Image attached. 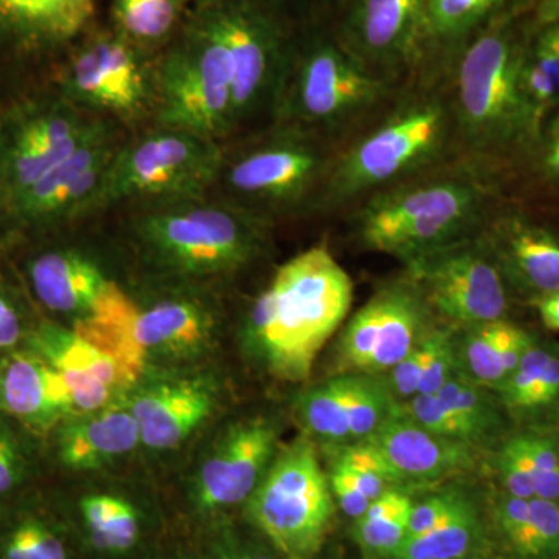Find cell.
Returning a JSON list of instances; mask_svg holds the SVG:
<instances>
[{"label":"cell","mask_w":559,"mask_h":559,"mask_svg":"<svg viewBox=\"0 0 559 559\" xmlns=\"http://www.w3.org/2000/svg\"><path fill=\"white\" fill-rule=\"evenodd\" d=\"M352 301V278L330 250H305L282 264L250 305L245 322L248 347L272 377L307 381Z\"/></svg>","instance_id":"cell-1"},{"label":"cell","mask_w":559,"mask_h":559,"mask_svg":"<svg viewBox=\"0 0 559 559\" xmlns=\"http://www.w3.org/2000/svg\"><path fill=\"white\" fill-rule=\"evenodd\" d=\"M128 229L143 259L180 282L226 277L248 266L263 246L266 221L218 198L127 207Z\"/></svg>","instance_id":"cell-2"},{"label":"cell","mask_w":559,"mask_h":559,"mask_svg":"<svg viewBox=\"0 0 559 559\" xmlns=\"http://www.w3.org/2000/svg\"><path fill=\"white\" fill-rule=\"evenodd\" d=\"M333 160L325 139L272 123L249 142L226 143L210 197L271 223L275 216L318 209Z\"/></svg>","instance_id":"cell-3"},{"label":"cell","mask_w":559,"mask_h":559,"mask_svg":"<svg viewBox=\"0 0 559 559\" xmlns=\"http://www.w3.org/2000/svg\"><path fill=\"white\" fill-rule=\"evenodd\" d=\"M154 84L156 105L151 124L223 143L234 138L229 55L198 2L154 61Z\"/></svg>","instance_id":"cell-4"},{"label":"cell","mask_w":559,"mask_h":559,"mask_svg":"<svg viewBox=\"0 0 559 559\" xmlns=\"http://www.w3.org/2000/svg\"><path fill=\"white\" fill-rule=\"evenodd\" d=\"M485 193L476 180L448 176L389 187L360 210L358 231L377 252L409 261L476 234Z\"/></svg>","instance_id":"cell-5"},{"label":"cell","mask_w":559,"mask_h":559,"mask_svg":"<svg viewBox=\"0 0 559 559\" xmlns=\"http://www.w3.org/2000/svg\"><path fill=\"white\" fill-rule=\"evenodd\" d=\"M524 53L509 33L489 31L460 58L452 124L474 153H496L536 139L522 86Z\"/></svg>","instance_id":"cell-6"},{"label":"cell","mask_w":559,"mask_h":559,"mask_svg":"<svg viewBox=\"0 0 559 559\" xmlns=\"http://www.w3.org/2000/svg\"><path fill=\"white\" fill-rule=\"evenodd\" d=\"M451 127V108L440 98L404 103L334 156L318 207H336L378 193L425 167L443 150Z\"/></svg>","instance_id":"cell-7"},{"label":"cell","mask_w":559,"mask_h":559,"mask_svg":"<svg viewBox=\"0 0 559 559\" xmlns=\"http://www.w3.org/2000/svg\"><path fill=\"white\" fill-rule=\"evenodd\" d=\"M226 143L148 124L116 151L100 210L134 207L209 197L218 178Z\"/></svg>","instance_id":"cell-8"},{"label":"cell","mask_w":559,"mask_h":559,"mask_svg":"<svg viewBox=\"0 0 559 559\" xmlns=\"http://www.w3.org/2000/svg\"><path fill=\"white\" fill-rule=\"evenodd\" d=\"M389 83L355 55L329 43L290 53L272 123L329 140L377 108Z\"/></svg>","instance_id":"cell-9"},{"label":"cell","mask_w":559,"mask_h":559,"mask_svg":"<svg viewBox=\"0 0 559 559\" xmlns=\"http://www.w3.org/2000/svg\"><path fill=\"white\" fill-rule=\"evenodd\" d=\"M249 513L286 559H311L333 520L329 477L310 440H294L278 452L249 498Z\"/></svg>","instance_id":"cell-10"},{"label":"cell","mask_w":559,"mask_h":559,"mask_svg":"<svg viewBox=\"0 0 559 559\" xmlns=\"http://www.w3.org/2000/svg\"><path fill=\"white\" fill-rule=\"evenodd\" d=\"M106 119L80 109L60 92L36 95L0 114V215L100 130Z\"/></svg>","instance_id":"cell-11"},{"label":"cell","mask_w":559,"mask_h":559,"mask_svg":"<svg viewBox=\"0 0 559 559\" xmlns=\"http://www.w3.org/2000/svg\"><path fill=\"white\" fill-rule=\"evenodd\" d=\"M218 32L227 55L234 94V135L274 121L290 51L271 17L252 0H198Z\"/></svg>","instance_id":"cell-12"},{"label":"cell","mask_w":559,"mask_h":559,"mask_svg":"<svg viewBox=\"0 0 559 559\" xmlns=\"http://www.w3.org/2000/svg\"><path fill=\"white\" fill-rule=\"evenodd\" d=\"M117 32L83 40L62 66L58 92L102 119L153 123L156 105L154 61Z\"/></svg>","instance_id":"cell-13"},{"label":"cell","mask_w":559,"mask_h":559,"mask_svg":"<svg viewBox=\"0 0 559 559\" xmlns=\"http://www.w3.org/2000/svg\"><path fill=\"white\" fill-rule=\"evenodd\" d=\"M407 264L409 282L428 310L441 318L469 329L506 316L502 270L484 237L471 235Z\"/></svg>","instance_id":"cell-14"},{"label":"cell","mask_w":559,"mask_h":559,"mask_svg":"<svg viewBox=\"0 0 559 559\" xmlns=\"http://www.w3.org/2000/svg\"><path fill=\"white\" fill-rule=\"evenodd\" d=\"M120 143L112 121H106L68 159L10 202L2 218L36 230L100 212L103 187Z\"/></svg>","instance_id":"cell-15"},{"label":"cell","mask_w":559,"mask_h":559,"mask_svg":"<svg viewBox=\"0 0 559 559\" xmlns=\"http://www.w3.org/2000/svg\"><path fill=\"white\" fill-rule=\"evenodd\" d=\"M28 344L61 374L72 401L73 417L105 409L117 390L132 385L109 356L76 331L57 323H40L28 337Z\"/></svg>","instance_id":"cell-16"},{"label":"cell","mask_w":559,"mask_h":559,"mask_svg":"<svg viewBox=\"0 0 559 559\" xmlns=\"http://www.w3.org/2000/svg\"><path fill=\"white\" fill-rule=\"evenodd\" d=\"M94 0H0V57L57 53L86 35Z\"/></svg>","instance_id":"cell-17"},{"label":"cell","mask_w":559,"mask_h":559,"mask_svg":"<svg viewBox=\"0 0 559 559\" xmlns=\"http://www.w3.org/2000/svg\"><path fill=\"white\" fill-rule=\"evenodd\" d=\"M275 443L277 432L264 419L231 429L201 468L198 491L202 506L219 509L249 499L267 471Z\"/></svg>","instance_id":"cell-18"},{"label":"cell","mask_w":559,"mask_h":559,"mask_svg":"<svg viewBox=\"0 0 559 559\" xmlns=\"http://www.w3.org/2000/svg\"><path fill=\"white\" fill-rule=\"evenodd\" d=\"M390 474L392 484L404 480H439L473 468L474 452L469 444L443 439L417 425L399 407L377 432L367 437Z\"/></svg>","instance_id":"cell-19"},{"label":"cell","mask_w":559,"mask_h":559,"mask_svg":"<svg viewBox=\"0 0 559 559\" xmlns=\"http://www.w3.org/2000/svg\"><path fill=\"white\" fill-rule=\"evenodd\" d=\"M0 411L36 433L73 418L64 380L33 349L0 356Z\"/></svg>","instance_id":"cell-20"},{"label":"cell","mask_w":559,"mask_h":559,"mask_svg":"<svg viewBox=\"0 0 559 559\" xmlns=\"http://www.w3.org/2000/svg\"><path fill=\"white\" fill-rule=\"evenodd\" d=\"M428 36V0H360L353 16L355 57L367 68H396Z\"/></svg>","instance_id":"cell-21"},{"label":"cell","mask_w":559,"mask_h":559,"mask_svg":"<svg viewBox=\"0 0 559 559\" xmlns=\"http://www.w3.org/2000/svg\"><path fill=\"white\" fill-rule=\"evenodd\" d=\"M215 396L207 384L183 380L142 390L130 409L138 419L140 441L151 450H173L212 414Z\"/></svg>","instance_id":"cell-22"},{"label":"cell","mask_w":559,"mask_h":559,"mask_svg":"<svg viewBox=\"0 0 559 559\" xmlns=\"http://www.w3.org/2000/svg\"><path fill=\"white\" fill-rule=\"evenodd\" d=\"M28 278L47 310L80 319L94 308L112 280L75 249L47 250L28 264Z\"/></svg>","instance_id":"cell-23"},{"label":"cell","mask_w":559,"mask_h":559,"mask_svg":"<svg viewBox=\"0 0 559 559\" xmlns=\"http://www.w3.org/2000/svg\"><path fill=\"white\" fill-rule=\"evenodd\" d=\"M500 270L539 296L559 290V240L521 218L496 221L485 235Z\"/></svg>","instance_id":"cell-24"},{"label":"cell","mask_w":559,"mask_h":559,"mask_svg":"<svg viewBox=\"0 0 559 559\" xmlns=\"http://www.w3.org/2000/svg\"><path fill=\"white\" fill-rule=\"evenodd\" d=\"M213 330V311L190 294H170L150 305L139 304L135 336L146 355H191L209 344Z\"/></svg>","instance_id":"cell-25"},{"label":"cell","mask_w":559,"mask_h":559,"mask_svg":"<svg viewBox=\"0 0 559 559\" xmlns=\"http://www.w3.org/2000/svg\"><path fill=\"white\" fill-rule=\"evenodd\" d=\"M140 441L138 419L130 406L109 404L94 414L70 419L61 430L58 452L70 469H97L110 460L135 450Z\"/></svg>","instance_id":"cell-26"},{"label":"cell","mask_w":559,"mask_h":559,"mask_svg":"<svg viewBox=\"0 0 559 559\" xmlns=\"http://www.w3.org/2000/svg\"><path fill=\"white\" fill-rule=\"evenodd\" d=\"M139 304L119 283L110 282L94 308L83 318L73 320V331L95 348L109 356L131 384L145 370V349L135 336Z\"/></svg>","instance_id":"cell-27"},{"label":"cell","mask_w":559,"mask_h":559,"mask_svg":"<svg viewBox=\"0 0 559 559\" xmlns=\"http://www.w3.org/2000/svg\"><path fill=\"white\" fill-rule=\"evenodd\" d=\"M380 296V334L377 347L362 370L369 373L393 369L417 347L426 311H429L411 282L385 286Z\"/></svg>","instance_id":"cell-28"},{"label":"cell","mask_w":559,"mask_h":559,"mask_svg":"<svg viewBox=\"0 0 559 559\" xmlns=\"http://www.w3.org/2000/svg\"><path fill=\"white\" fill-rule=\"evenodd\" d=\"M190 9V0H112L114 32L148 53L170 43Z\"/></svg>","instance_id":"cell-29"},{"label":"cell","mask_w":559,"mask_h":559,"mask_svg":"<svg viewBox=\"0 0 559 559\" xmlns=\"http://www.w3.org/2000/svg\"><path fill=\"white\" fill-rule=\"evenodd\" d=\"M522 86L538 135L550 110L559 106V24L546 25L525 51Z\"/></svg>","instance_id":"cell-30"},{"label":"cell","mask_w":559,"mask_h":559,"mask_svg":"<svg viewBox=\"0 0 559 559\" xmlns=\"http://www.w3.org/2000/svg\"><path fill=\"white\" fill-rule=\"evenodd\" d=\"M479 538V524L468 500L436 527L401 544L392 559H463Z\"/></svg>","instance_id":"cell-31"},{"label":"cell","mask_w":559,"mask_h":559,"mask_svg":"<svg viewBox=\"0 0 559 559\" xmlns=\"http://www.w3.org/2000/svg\"><path fill=\"white\" fill-rule=\"evenodd\" d=\"M344 378L349 444H353L377 432L396 411L399 403L388 385L369 374H347Z\"/></svg>","instance_id":"cell-32"},{"label":"cell","mask_w":559,"mask_h":559,"mask_svg":"<svg viewBox=\"0 0 559 559\" xmlns=\"http://www.w3.org/2000/svg\"><path fill=\"white\" fill-rule=\"evenodd\" d=\"M301 421L312 436L330 443L349 444L345 378H333L308 390L299 403Z\"/></svg>","instance_id":"cell-33"},{"label":"cell","mask_w":559,"mask_h":559,"mask_svg":"<svg viewBox=\"0 0 559 559\" xmlns=\"http://www.w3.org/2000/svg\"><path fill=\"white\" fill-rule=\"evenodd\" d=\"M499 322L469 326L462 342V360L468 380L479 385H500L507 380L499 349Z\"/></svg>","instance_id":"cell-34"},{"label":"cell","mask_w":559,"mask_h":559,"mask_svg":"<svg viewBox=\"0 0 559 559\" xmlns=\"http://www.w3.org/2000/svg\"><path fill=\"white\" fill-rule=\"evenodd\" d=\"M502 3L503 0H428V36L441 40L462 38Z\"/></svg>","instance_id":"cell-35"},{"label":"cell","mask_w":559,"mask_h":559,"mask_svg":"<svg viewBox=\"0 0 559 559\" xmlns=\"http://www.w3.org/2000/svg\"><path fill=\"white\" fill-rule=\"evenodd\" d=\"M436 395L447 404L448 409L457 415L460 421L468 426L476 437L477 444L487 439L498 426V417L491 403L481 392L480 385L468 378L455 374Z\"/></svg>","instance_id":"cell-36"},{"label":"cell","mask_w":559,"mask_h":559,"mask_svg":"<svg viewBox=\"0 0 559 559\" xmlns=\"http://www.w3.org/2000/svg\"><path fill=\"white\" fill-rule=\"evenodd\" d=\"M514 551L524 559H550L559 551V506L555 500L530 499L527 527Z\"/></svg>","instance_id":"cell-37"},{"label":"cell","mask_w":559,"mask_h":559,"mask_svg":"<svg viewBox=\"0 0 559 559\" xmlns=\"http://www.w3.org/2000/svg\"><path fill=\"white\" fill-rule=\"evenodd\" d=\"M382 304L380 293L373 297L352 319L342 334V360L353 369L364 370L371 353L377 347L380 334Z\"/></svg>","instance_id":"cell-38"},{"label":"cell","mask_w":559,"mask_h":559,"mask_svg":"<svg viewBox=\"0 0 559 559\" xmlns=\"http://www.w3.org/2000/svg\"><path fill=\"white\" fill-rule=\"evenodd\" d=\"M400 409L421 428L436 436L460 441L473 448L477 444L476 437L468 426L460 421L457 415L448 409L447 404L437 395H415L414 399L401 403Z\"/></svg>","instance_id":"cell-39"},{"label":"cell","mask_w":559,"mask_h":559,"mask_svg":"<svg viewBox=\"0 0 559 559\" xmlns=\"http://www.w3.org/2000/svg\"><path fill=\"white\" fill-rule=\"evenodd\" d=\"M412 509L414 506L390 516L356 520L355 535L360 547L373 555L392 557L407 538Z\"/></svg>","instance_id":"cell-40"},{"label":"cell","mask_w":559,"mask_h":559,"mask_svg":"<svg viewBox=\"0 0 559 559\" xmlns=\"http://www.w3.org/2000/svg\"><path fill=\"white\" fill-rule=\"evenodd\" d=\"M522 450L532 466L535 498L559 499V455L549 440L535 436H521Z\"/></svg>","instance_id":"cell-41"},{"label":"cell","mask_w":559,"mask_h":559,"mask_svg":"<svg viewBox=\"0 0 559 559\" xmlns=\"http://www.w3.org/2000/svg\"><path fill=\"white\" fill-rule=\"evenodd\" d=\"M430 356L417 395H436L459 373V355L451 330L430 331Z\"/></svg>","instance_id":"cell-42"},{"label":"cell","mask_w":559,"mask_h":559,"mask_svg":"<svg viewBox=\"0 0 559 559\" xmlns=\"http://www.w3.org/2000/svg\"><path fill=\"white\" fill-rule=\"evenodd\" d=\"M551 359L546 349L532 345L521 359L518 369L500 385L503 400L513 409H528L530 399Z\"/></svg>","instance_id":"cell-43"},{"label":"cell","mask_w":559,"mask_h":559,"mask_svg":"<svg viewBox=\"0 0 559 559\" xmlns=\"http://www.w3.org/2000/svg\"><path fill=\"white\" fill-rule=\"evenodd\" d=\"M499 471L510 496L527 500L535 498L532 466L518 437L507 441L506 447L502 448L499 455Z\"/></svg>","instance_id":"cell-44"},{"label":"cell","mask_w":559,"mask_h":559,"mask_svg":"<svg viewBox=\"0 0 559 559\" xmlns=\"http://www.w3.org/2000/svg\"><path fill=\"white\" fill-rule=\"evenodd\" d=\"M430 348V333L418 342L417 347L412 349L400 364L390 369V392L393 396L411 400L418 393L419 382L423 380L426 367H428Z\"/></svg>","instance_id":"cell-45"},{"label":"cell","mask_w":559,"mask_h":559,"mask_svg":"<svg viewBox=\"0 0 559 559\" xmlns=\"http://www.w3.org/2000/svg\"><path fill=\"white\" fill-rule=\"evenodd\" d=\"M465 502L466 499L459 495V492L448 491L443 492V495L432 496V498L423 500L417 506L414 503L407 538L429 532L430 528L436 527L439 522L450 516L452 511L457 510Z\"/></svg>","instance_id":"cell-46"},{"label":"cell","mask_w":559,"mask_h":559,"mask_svg":"<svg viewBox=\"0 0 559 559\" xmlns=\"http://www.w3.org/2000/svg\"><path fill=\"white\" fill-rule=\"evenodd\" d=\"M139 536V520L135 510L130 503L121 500L116 516L109 527L98 535L92 536L98 549L110 551H124L134 546Z\"/></svg>","instance_id":"cell-47"},{"label":"cell","mask_w":559,"mask_h":559,"mask_svg":"<svg viewBox=\"0 0 559 559\" xmlns=\"http://www.w3.org/2000/svg\"><path fill=\"white\" fill-rule=\"evenodd\" d=\"M35 559H68L62 540L44 522L25 520L14 527Z\"/></svg>","instance_id":"cell-48"},{"label":"cell","mask_w":559,"mask_h":559,"mask_svg":"<svg viewBox=\"0 0 559 559\" xmlns=\"http://www.w3.org/2000/svg\"><path fill=\"white\" fill-rule=\"evenodd\" d=\"M330 488L340 503L341 510L349 518L359 520L366 510L369 509L371 500L360 491L358 485L353 481L352 477L334 463L330 474Z\"/></svg>","instance_id":"cell-49"},{"label":"cell","mask_w":559,"mask_h":559,"mask_svg":"<svg viewBox=\"0 0 559 559\" xmlns=\"http://www.w3.org/2000/svg\"><path fill=\"white\" fill-rule=\"evenodd\" d=\"M535 140L539 145L540 170L559 182V112L543 121Z\"/></svg>","instance_id":"cell-50"},{"label":"cell","mask_w":559,"mask_h":559,"mask_svg":"<svg viewBox=\"0 0 559 559\" xmlns=\"http://www.w3.org/2000/svg\"><path fill=\"white\" fill-rule=\"evenodd\" d=\"M530 516V500L513 498L503 500L499 507L498 520L503 535L509 539L511 547L520 540L522 533L527 527Z\"/></svg>","instance_id":"cell-51"},{"label":"cell","mask_w":559,"mask_h":559,"mask_svg":"<svg viewBox=\"0 0 559 559\" xmlns=\"http://www.w3.org/2000/svg\"><path fill=\"white\" fill-rule=\"evenodd\" d=\"M21 455L16 443L0 428V496L11 491L21 479Z\"/></svg>","instance_id":"cell-52"},{"label":"cell","mask_w":559,"mask_h":559,"mask_svg":"<svg viewBox=\"0 0 559 559\" xmlns=\"http://www.w3.org/2000/svg\"><path fill=\"white\" fill-rule=\"evenodd\" d=\"M22 337V320L16 307L0 294V349L16 347Z\"/></svg>","instance_id":"cell-53"},{"label":"cell","mask_w":559,"mask_h":559,"mask_svg":"<svg viewBox=\"0 0 559 559\" xmlns=\"http://www.w3.org/2000/svg\"><path fill=\"white\" fill-rule=\"evenodd\" d=\"M559 395V359L551 356L543 377L530 399L528 409L543 407L550 404Z\"/></svg>","instance_id":"cell-54"},{"label":"cell","mask_w":559,"mask_h":559,"mask_svg":"<svg viewBox=\"0 0 559 559\" xmlns=\"http://www.w3.org/2000/svg\"><path fill=\"white\" fill-rule=\"evenodd\" d=\"M540 319L549 330L559 331V290L558 293L539 296L536 300Z\"/></svg>","instance_id":"cell-55"},{"label":"cell","mask_w":559,"mask_h":559,"mask_svg":"<svg viewBox=\"0 0 559 559\" xmlns=\"http://www.w3.org/2000/svg\"><path fill=\"white\" fill-rule=\"evenodd\" d=\"M538 21L543 27L559 24V0H539Z\"/></svg>","instance_id":"cell-56"},{"label":"cell","mask_w":559,"mask_h":559,"mask_svg":"<svg viewBox=\"0 0 559 559\" xmlns=\"http://www.w3.org/2000/svg\"><path fill=\"white\" fill-rule=\"evenodd\" d=\"M230 559H270L266 557H253V555H242V557L230 558Z\"/></svg>","instance_id":"cell-57"},{"label":"cell","mask_w":559,"mask_h":559,"mask_svg":"<svg viewBox=\"0 0 559 559\" xmlns=\"http://www.w3.org/2000/svg\"><path fill=\"white\" fill-rule=\"evenodd\" d=\"M0 114H2V109H0Z\"/></svg>","instance_id":"cell-58"},{"label":"cell","mask_w":559,"mask_h":559,"mask_svg":"<svg viewBox=\"0 0 559 559\" xmlns=\"http://www.w3.org/2000/svg\"><path fill=\"white\" fill-rule=\"evenodd\" d=\"M0 218H2V215H0Z\"/></svg>","instance_id":"cell-59"}]
</instances>
